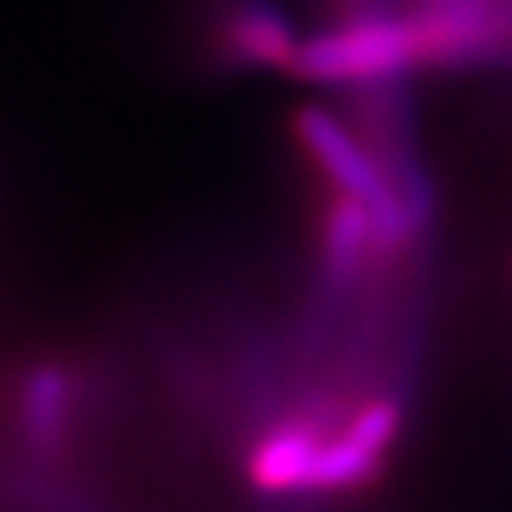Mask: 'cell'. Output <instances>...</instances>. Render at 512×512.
<instances>
[{
    "label": "cell",
    "instance_id": "obj_6",
    "mask_svg": "<svg viewBox=\"0 0 512 512\" xmlns=\"http://www.w3.org/2000/svg\"><path fill=\"white\" fill-rule=\"evenodd\" d=\"M377 242V224L370 210L356 200H338L328 217V260L338 274H349Z\"/></svg>",
    "mask_w": 512,
    "mask_h": 512
},
{
    "label": "cell",
    "instance_id": "obj_2",
    "mask_svg": "<svg viewBox=\"0 0 512 512\" xmlns=\"http://www.w3.org/2000/svg\"><path fill=\"white\" fill-rule=\"evenodd\" d=\"M296 132L310 157L317 160L324 175L338 185L342 196L363 203L377 224V242L381 246H399L409 235V210L395 185L384 178V171L374 164L367 150L356 143L349 128L338 118H331L320 107H303L296 118Z\"/></svg>",
    "mask_w": 512,
    "mask_h": 512
},
{
    "label": "cell",
    "instance_id": "obj_1",
    "mask_svg": "<svg viewBox=\"0 0 512 512\" xmlns=\"http://www.w3.org/2000/svg\"><path fill=\"white\" fill-rule=\"evenodd\" d=\"M424 61V40L413 18H360L342 29L320 32L313 40L299 43L296 68L303 79L313 82H381Z\"/></svg>",
    "mask_w": 512,
    "mask_h": 512
},
{
    "label": "cell",
    "instance_id": "obj_4",
    "mask_svg": "<svg viewBox=\"0 0 512 512\" xmlns=\"http://www.w3.org/2000/svg\"><path fill=\"white\" fill-rule=\"evenodd\" d=\"M75 406H79V388L61 363H40L22 377L15 416L18 434L32 456L54 459L68 448L75 431Z\"/></svg>",
    "mask_w": 512,
    "mask_h": 512
},
{
    "label": "cell",
    "instance_id": "obj_5",
    "mask_svg": "<svg viewBox=\"0 0 512 512\" xmlns=\"http://www.w3.org/2000/svg\"><path fill=\"white\" fill-rule=\"evenodd\" d=\"M228 47L249 64H278L292 68L296 61V36L288 22L271 8H246L228 22Z\"/></svg>",
    "mask_w": 512,
    "mask_h": 512
},
{
    "label": "cell",
    "instance_id": "obj_3",
    "mask_svg": "<svg viewBox=\"0 0 512 512\" xmlns=\"http://www.w3.org/2000/svg\"><path fill=\"white\" fill-rule=\"evenodd\" d=\"M413 22L424 61H470L512 40V0H431Z\"/></svg>",
    "mask_w": 512,
    "mask_h": 512
}]
</instances>
